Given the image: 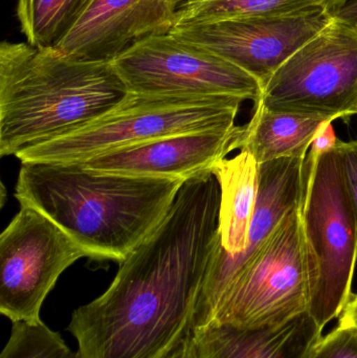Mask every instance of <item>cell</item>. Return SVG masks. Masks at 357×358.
I'll return each mask as SVG.
<instances>
[{"mask_svg":"<svg viewBox=\"0 0 357 358\" xmlns=\"http://www.w3.org/2000/svg\"><path fill=\"white\" fill-rule=\"evenodd\" d=\"M213 172L186 181L159 227L125 261L108 289L68 324L78 358H167L192 332L220 243Z\"/></svg>","mask_w":357,"mask_h":358,"instance_id":"cell-1","label":"cell"},{"mask_svg":"<svg viewBox=\"0 0 357 358\" xmlns=\"http://www.w3.org/2000/svg\"><path fill=\"white\" fill-rule=\"evenodd\" d=\"M184 183L80 164L22 163L15 197L56 223L87 258L122 263L163 222Z\"/></svg>","mask_w":357,"mask_h":358,"instance_id":"cell-2","label":"cell"},{"mask_svg":"<svg viewBox=\"0 0 357 358\" xmlns=\"http://www.w3.org/2000/svg\"><path fill=\"white\" fill-rule=\"evenodd\" d=\"M129 90L111 62L75 60L27 42L0 45V155L67 136L119 106Z\"/></svg>","mask_w":357,"mask_h":358,"instance_id":"cell-3","label":"cell"},{"mask_svg":"<svg viewBox=\"0 0 357 358\" xmlns=\"http://www.w3.org/2000/svg\"><path fill=\"white\" fill-rule=\"evenodd\" d=\"M300 214L309 277L308 313L324 329L351 299L357 261V219L337 147L308 152Z\"/></svg>","mask_w":357,"mask_h":358,"instance_id":"cell-4","label":"cell"},{"mask_svg":"<svg viewBox=\"0 0 357 358\" xmlns=\"http://www.w3.org/2000/svg\"><path fill=\"white\" fill-rule=\"evenodd\" d=\"M237 98H186L136 94L85 127L19 151L21 163L81 164L115 149L163 136L236 125Z\"/></svg>","mask_w":357,"mask_h":358,"instance_id":"cell-5","label":"cell"},{"mask_svg":"<svg viewBox=\"0 0 357 358\" xmlns=\"http://www.w3.org/2000/svg\"><path fill=\"white\" fill-rule=\"evenodd\" d=\"M255 104L333 122L357 115V24L333 16L277 69Z\"/></svg>","mask_w":357,"mask_h":358,"instance_id":"cell-6","label":"cell"},{"mask_svg":"<svg viewBox=\"0 0 357 358\" xmlns=\"http://www.w3.org/2000/svg\"><path fill=\"white\" fill-rule=\"evenodd\" d=\"M308 307L309 277L299 203L239 273L213 323L275 327L308 313Z\"/></svg>","mask_w":357,"mask_h":358,"instance_id":"cell-7","label":"cell"},{"mask_svg":"<svg viewBox=\"0 0 357 358\" xmlns=\"http://www.w3.org/2000/svg\"><path fill=\"white\" fill-rule=\"evenodd\" d=\"M111 63L131 94L254 103L261 96V83L253 76L170 33L142 40Z\"/></svg>","mask_w":357,"mask_h":358,"instance_id":"cell-8","label":"cell"},{"mask_svg":"<svg viewBox=\"0 0 357 358\" xmlns=\"http://www.w3.org/2000/svg\"><path fill=\"white\" fill-rule=\"evenodd\" d=\"M87 254L45 215L29 206L0 236V313L12 321H37L59 277Z\"/></svg>","mask_w":357,"mask_h":358,"instance_id":"cell-9","label":"cell"},{"mask_svg":"<svg viewBox=\"0 0 357 358\" xmlns=\"http://www.w3.org/2000/svg\"><path fill=\"white\" fill-rule=\"evenodd\" d=\"M333 18V13L326 10L240 17L174 27L170 34L240 67L263 86Z\"/></svg>","mask_w":357,"mask_h":358,"instance_id":"cell-10","label":"cell"},{"mask_svg":"<svg viewBox=\"0 0 357 358\" xmlns=\"http://www.w3.org/2000/svg\"><path fill=\"white\" fill-rule=\"evenodd\" d=\"M306 159H281L259 168V194L243 254L231 256L218 244L195 313L193 329L215 321L220 305L239 273L272 235L283 217L301 202Z\"/></svg>","mask_w":357,"mask_h":358,"instance_id":"cell-11","label":"cell"},{"mask_svg":"<svg viewBox=\"0 0 357 358\" xmlns=\"http://www.w3.org/2000/svg\"><path fill=\"white\" fill-rule=\"evenodd\" d=\"M177 0H90L54 46L75 60L112 62L151 36L171 33Z\"/></svg>","mask_w":357,"mask_h":358,"instance_id":"cell-12","label":"cell"},{"mask_svg":"<svg viewBox=\"0 0 357 358\" xmlns=\"http://www.w3.org/2000/svg\"><path fill=\"white\" fill-rule=\"evenodd\" d=\"M241 126L201 130L163 136L148 142L115 149L80 164L104 173L182 180L213 171L215 166L236 150Z\"/></svg>","mask_w":357,"mask_h":358,"instance_id":"cell-13","label":"cell"},{"mask_svg":"<svg viewBox=\"0 0 357 358\" xmlns=\"http://www.w3.org/2000/svg\"><path fill=\"white\" fill-rule=\"evenodd\" d=\"M322 328L308 313L275 327L212 323L192 330L195 358H312Z\"/></svg>","mask_w":357,"mask_h":358,"instance_id":"cell-14","label":"cell"},{"mask_svg":"<svg viewBox=\"0 0 357 358\" xmlns=\"http://www.w3.org/2000/svg\"><path fill=\"white\" fill-rule=\"evenodd\" d=\"M327 123L333 122L318 115L277 113L255 104L253 117L241 126L235 147L253 155L259 165L281 159H306Z\"/></svg>","mask_w":357,"mask_h":358,"instance_id":"cell-15","label":"cell"},{"mask_svg":"<svg viewBox=\"0 0 357 358\" xmlns=\"http://www.w3.org/2000/svg\"><path fill=\"white\" fill-rule=\"evenodd\" d=\"M259 168L253 155L240 151L232 159H222L212 171L220 187V243L231 256L247 250L259 194Z\"/></svg>","mask_w":357,"mask_h":358,"instance_id":"cell-16","label":"cell"},{"mask_svg":"<svg viewBox=\"0 0 357 358\" xmlns=\"http://www.w3.org/2000/svg\"><path fill=\"white\" fill-rule=\"evenodd\" d=\"M348 0H177L175 27L240 17L282 16L314 10L335 14Z\"/></svg>","mask_w":357,"mask_h":358,"instance_id":"cell-17","label":"cell"},{"mask_svg":"<svg viewBox=\"0 0 357 358\" xmlns=\"http://www.w3.org/2000/svg\"><path fill=\"white\" fill-rule=\"evenodd\" d=\"M90 0H18L16 16L27 43L54 48L81 16Z\"/></svg>","mask_w":357,"mask_h":358,"instance_id":"cell-18","label":"cell"},{"mask_svg":"<svg viewBox=\"0 0 357 358\" xmlns=\"http://www.w3.org/2000/svg\"><path fill=\"white\" fill-rule=\"evenodd\" d=\"M0 358H78V353L40 319L14 322Z\"/></svg>","mask_w":357,"mask_h":358,"instance_id":"cell-19","label":"cell"},{"mask_svg":"<svg viewBox=\"0 0 357 358\" xmlns=\"http://www.w3.org/2000/svg\"><path fill=\"white\" fill-rule=\"evenodd\" d=\"M312 358H357V328L339 324L322 338Z\"/></svg>","mask_w":357,"mask_h":358,"instance_id":"cell-20","label":"cell"},{"mask_svg":"<svg viewBox=\"0 0 357 358\" xmlns=\"http://www.w3.org/2000/svg\"><path fill=\"white\" fill-rule=\"evenodd\" d=\"M335 147L341 161L346 187L357 219V140L350 142L337 140Z\"/></svg>","mask_w":357,"mask_h":358,"instance_id":"cell-21","label":"cell"},{"mask_svg":"<svg viewBox=\"0 0 357 358\" xmlns=\"http://www.w3.org/2000/svg\"><path fill=\"white\" fill-rule=\"evenodd\" d=\"M192 334V332H191ZM187 336L167 358H195L192 336Z\"/></svg>","mask_w":357,"mask_h":358,"instance_id":"cell-22","label":"cell"},{"mask_svg":"<svg viewBox=\"0 0 357 358\" xmlns=\"http://www.w3.org/2000/svg\"><path fill=\"white\" fill-rule=\"evenodd\" d=\"M335 18L357 24V0H348L347 3L333 14Z\"/></svg>","mask_w":357,"mask_h":358,"instance_id":"cell-23","label":"cell"},{"mask_svg":"<svg viewBox=\"0 0 357 358\" xmlns=\"http://www.w3.org/2000/svg\"><path fill=\"white\" fill-rule=\"evenodd\" d=\"M340 324L357 328V296H351L345 310L342 313Z\"/></svg>","mask_w":357,"mask_h":358,"instance_id":"cell-24","label":"cell"}]
</instances>
